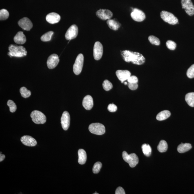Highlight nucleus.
I'll list each match as a JSON object with an SVG mask.
<instances>
[{
    "instance_id": "f257e3e1",
    "label": "nucleus",
    "mask_w": 194,
    "mask_h": 194,
    "mask_svg": "<svg viewBox=\"0 0 194 194\" xmlns=\"http://www.w3.org/2000/svg\"><path fill=\"white\" fill-rule=\"evenodd\" d=\"M121 53L123 60L126 62H131L133 64L140 65L145 62L144 56L139 52L124 50L121 51Z\"/></svg>"
},
{
    "instance_id": "f03ea898",
    "label": "nucleus",
    "mask_w": 194,
    "mask_h": 194,
    "mask_svg": "<svg viewBox=\"0 0 194 194\" xmlns=\"http://www.w3.org/2000/svg\"><path fill=\"white\" fill-rule=\"evenodd\" d=\"M9 52H8V55L12 57V56L22 57L26 56L27 52L24 46H17L11 44L8 48Z\"/></svg>"
},
{
    "instance_id": "7ed1b4c3",
    "label": "nucleus",
    "mask_w": 194,
    "mask_h": 194,
    "mask_svg": "<svg viewBox=\"0 0 194 194\" xmlns=\"http://www.w3.org/2000/svg\"><path fill=\"white\" fill-rule=\"evenodd\" d=\"M122 157L124 161L129 164L130 167H134L138 163V158L135 153L129 155L126 151H124L122 153Z\"/></svg>"
},
{
    "instance_id": "20e7f679",
    "label": "nucleus",
    "mask_w": 194,
    "mask_h": 194,
    "mask_svg": "<svg viewBox=\"0 0 194 194\" xmlns=\"http://www.w3.org/2000/svg\"><path fill=\"white\" fill-rule=\"evenodd\" d=\"M30 116L33 121L35 124H43L46 122V116L39 111H33L31 114Z\"/></svg>"
},
{
    "instance_id": "39448f33",
    "label": "nucleus",
    "mask_w": 194,
    "mask_h": 194,
    "mask_svg": "<svg viewBox=\"0 0 194 194\" xmlns=\"http://www.w3.org/2000/svg\"><path fill=\"white\" fill-rule=\"evenodd\" d=\"M160 16L164 21L169 24L174 25L178 24V19L170 12L163 10L160 13Z\"/></svg>"
},
{
    "instance_id": "423d86ee",
    "label": "nucleus",
    "mask_w": 194,
    "mask_h": 194,
    "mask_svg": "<svg viewBox=\"0 0 194 194\" xmlns=\"http://www.w3.org/2000/svg\"><path fill=\"white\" fill-rule=\"evenodd\" d=\"M83 55L80 54L77 56L73 65V71L75 75H79L81 73L83 68Z\"/></svg>"
},
{
    "instance_id": "0eeeda50",
    "label": "nucleus",
    "mask_w": 194,
    "mask_h": 194,
    "mask_svg": "<svg viewBox=\"0 0 194 194\" xmlns=\"http://www.w3.org/2000/svg\"><path fill=\"white\" fill-rule=\"evenodd\" d=\"M88 129L91 133L98 135L104 134L105 132L104 126L100 123H93L91 124L88 127Z\"/></svg>"
},
{
    "instance_id": "6e6552de",
    "label": "nucleus",
    "mask_w": 194,
    "mask_h": 194,
    "mask_svg": "<svg viewBox=\"0 0 194 194\" xmlns=\"http://www.w3.org/2000/svg\"><path fill=\"white\" fill-rule=\"evenodd\" d=\"M182 8L185 10L186 13L190 16L194 14V6L191 0H182Z\"/></svg>"
},
{
    "instance_id": "1a4fd4ad",
    "label": "nucleus",
    "mask_w": 194,
    "mask_h": 194,
    "mask_svg": "<svg viewBox=\"0 0 194 194\" xmlns=\"http://www.w3.org/2000/svg\"><path fill=\"white\" fill-rule=\"evenodd\" d=\"M79 32V29L77 25H73L67 30L65 38L67 40L70 41L71 40L74 39L77 36Z\"/></svg>"
},
{
    "instance_id": "9d476101",
    "label": "nucleus",
    "mask_w": 194,
    "mask_h": 194,
    "mask_svg": "<svg viewBox=\"0 0 194 194\" xmlns=\"http://www.w3.org/2000/svg\"><path fill=\"white\" fill-rule=\"evenodd\" d=\"M94 57L95 60H98L102 58L103 55V48L100 42L95 43L94 47Z\"/></svg>"
},
{
    "instance_id": "9b49d317",
    "label": "nucleus",
    "mask_w": 194,
    "mask_h": 194,
    "mask_svg": "<svg viewBox=\"0 0 194 194\" xmlns=\"http://www.w3.org/2000/svg\"><path fill=\"white\" fill-rule=\"evenodd\" d=\"M132 18L137 22H142L145 20L146 15L142 10L134 8L130 14Z\"/></svg>"
},
{
    "instance_id": "f8f14e48",
    "label": "nucleus",
    "mask_w": 194,
    "mask_h": 194,
    "mask_svg": "<svg viewBox=\"0 0 194 194\" xmlns=\"http://www.w3.org/2000/svg\"><path fill=\"white\" fill-rule=\"evenodd\" d=\"M96 15L98 18L103 20L110 19L113 16V13L107 9H100L96 12Z\"/></svg>"
},
{
    "instance_id": "ddd939ff",
    "label": "nucleus",
    "mask_w": 194,
    "mask_h": 194,
    "mask_svg": "<svg viewBox=\"0 0 194 194\" xmlns=\"http://www.w3.org/2000/svg\"><path fill=\"white\" fill-rule=\"evenodd\" d=\"M60 62V59L57 55L54 54L50 55L48 59L47 65L50 69H54L57 66Z\"/></svg>"
},
{
    "instance_id": "4468645a",
    "label": "nucleus",
    "mask_w": 194,
    "mask_h": 194,
    "mask_svg": "<svg viewBox=\"0 0 194 194\" xmlns=\"http://www.w3.org/2000/svg\"><path fill=\"white\" fill-rule=\"evenodd\" d=\"M61 123L63 130H68L70 126V116L68 111H65L63 113L61 118Z\"/></svg>"
},
{
    "instance_id": "2eb2a0df",
    "label": "nucleus",
    "mask_w": 194,
    "mask_h": 194,
    "mask_svg": "<svg viewBox=\"0 0 194 194\" xmlns=\"http://www.w3.org/2000/svg\"><path fill=\"white\" fill-rule=\"evenodd\" d=\"M18 25L21 28L26 31H29L33 27V23L29 18L24 17L21 19L18 22Z\"/></svg>"
},
{
    "instance_id": "dca6fc26",
    "label": "nucleus",
    "mask_w": 194,
    "mask_h": 194,
    "mask_svg": "<svg viewBox=\"0 0 194 194\" xmlns=\"http://www.w3.org/2000/svg\"><path fill=\"white\" fill-rule=\"evenodd\" d=\"M21 141L23 144L28 146H35L37 143L35 139L28 135L22 136L21 138Z\"/></svg>"
},
{
    "instance_id": "f3484780",
    "label": "nucleus",
    "mask_w": 194,
    "mask_h": 194,
    "mask_svg": "<svg viewBox=\"0 0 194 194\" xmlns=\"http://www.w3.org/2000/svg\"><path fill=\"white\" fill-rule=\"evenodd\" d=\"M116 75L118 79L121 81L122 83L124 81L127 80L130 76L131 73L128 70H117L116 72Z\"/></svg>"
},
{
    "instance_id": "a211bd4d",
    "label": "nucleus",
    "mask_w": 194,
    "mask_h": 194,
    "mask_svg": "<svg viewBox=\"0 0 194 194\" xmlns=\"http://www.w3.org/2000/svg\"><path fill=\"white\" fill-rule=\"evenodd\" d=\"M47 21L50 24H55L58 23L60 20V15L55 12L50 13L46 17Z\"/></svg>"
},
{
    "instance_id": "6ab92c4d",
    "label": "nucleus",
    "mask_w": 194,
    "mask_h": 194,
    "mask_svg": "<svg viewBox=\"0 0 194 194\" xmlns=\"http://www.w3.org/2000/svg\"><path fill=\"white\" fill-rule=\"evenodd\" d=\"M83 105V107L87 110H90L94 105L93 100L92 97L88 95L84 98Z\"/></svg>"
},
{
    "instance_id": "aec40b11",
    "label": "nucleus",
    "mask_w": 194,
    "mask_h": 194,
    "mask_svg": "<svg viewBox=\"0 0 194 194\" xmlns=\"http://www.w3.org/2000/svg\"><path fill=\"white\" fill-rule=\"evenodd\" d=\"M14 41L16 44H23L26 43V37L22 31H19L14 37Z\"/></svg>"
},
{
    "instance_id": "412c9836",
    "label": "nucleus",
    "mask_w": 194,
    "mask_h": 194,
    "mask_svg": "<svg viewBox=\"0 0 194 194\" xmlns=\"http://www.w3.org/2000/svg\"><path fill=\"white\" fill-rule=\"evenodd\" d=\"M107 24L110 28L114 31L117 30L121 26V24L116 19L108 20L107 21Z\"/></svg>"
},
{
    "instance_id": "4be33fe9",
    "label": "nucleus",
    "mask_w": 194,
    "mask_h": 194,
    "mask_svg": "<svg viewBox=\"0 0 194 194\" xmlns=\"http://www.w3.org/2000/svg\"><path fill=\"white\" fill-rule=\"evenodd\" d=\"M79 160L78 162L80 164L83 165L86 163L87 160V154L86 151L83 149H80L78 151Z\"/></svg>"
},
{
    "instance_id": "5701e85b",
    "label": "nucleus",
    "mask_w": 194,
    "mask_h": 194,
    "mask_svg": "<svg viewBox=\"0 0 194 194\" xmlns=\"http://www.w3.org/2000/svg\"><path fill=\"white\" fill-rule=\"evenodd\" d=\"M192 145L188 143H182L178 146L177 150L180 153H183L188 151L192 148Z\"/></svg>"
},
{
    "instance_id": "b1692460",
    "label": "nucleus",
    "mask_w": 194,
    "mask_h": 194,
    "mask_svg": "<svg viewBox=\"0 0 194 194\" xmlns=\"http://www.w3.org/2000/svg\"><path fill=\"white\" fill-rule=\"evenodd\" d=\"M171 113L169 111H164L158 114L156 118L158 121H162L168 119Z\"/></svg>"
},
{
    "instance_id": "393cba45",
    "label": "nucleus",
    "mask_w": 194,
    "mask_h": 194,
    "mask_svg": "<svg viewBox=\"0 0 194 194\" xmlns=\"http://www.w3.org/2000/svg\"><path fill=\"white\" fill-rule=\"evenodd\" d=\"M185 100L189 106L194 107V92L187 94L185 96Z\"/></svg>"
},
{
    "instance_id": "a878e982",
    "label": "nucleus",
    "mask_w": 194,
    "mask_h": 194,
    "mask_svg": "<svg viewBox=\"0 0 194 194\" xmlns=\"http://www.w3.org/2000/svg\"><path fill=\"white\" fill-rule=\"evenodd\" d=\"M168 148L167 143L164 140L160 141L157 146L158 150L160 153L165 152L167 150Z\"/></svg>"
},
{
    "instance_id": "bb28decb",
    "label": "nucleus",
    "mask_w": 194,
    "mask_h": 194,
    "mask_svg": "<svg viewBox=\"0 0 194 194\" xmlns=\"http://www.w3.org/2000/svg\"><path fill=\"white\" fill-rule=\"evenodd\" d=\"M143 153L146 157H149L151 155L152 149L150 146L149 144H143L142 146Z\"/></svg>"
},
{
    "instance_id": "cd10ccee",
    "label": "nucleus",
    "mask_w": 194,
    "mask_h": 194,
    "mask_svg": "<svg viewBox=\"0 0 194 194\" xmlns=\"http://www.w3.org/2000/svg\"><path fill=\"white\" fill-rule=\"evenodd\" d=\"M53 33L54 32L52 31H50L46 33L45 34L42 36L41 37V41L44 42L50 41L51 40L52 37Z\"/></svg>"
},
{
    "instance_id": "c85d7f7f",
    "label": "nucleus",
    "mask_w": 194,
    "mask_h": 194,
    "mask_svg": "<svg viewBox=\"0 0 194 194\" xmlns=\"http://www.w3.org/2000/svg\"><path fill=\"white\" fill-rule=\"evenodd\" d=\"M20 93L21 95L25 98H29L31 96V92L30 91L27 90L26 87H23L20 89Z\"/></svg>"
},
{
    "instance_id": "c756f323",
    "label": "nucleus",
    "mask_w": 194,
    "mask_h": 194,
    "mask_svg": "<svg viewBox=\"0 0 194 194\" xmlns=\"http://www.w3.org/2000/svg\"><path fill=\"white\" fill-rule=\"evenodd\" d=\"M9 16V14L7 10L2 9L0 10V20L1 21L7 20Z\"/></svg>"
},
{
    "instance_id": "7c9ffc66",
    "label": "nucleus",
    "mask_w": 194,
    "mask_h": 194,
    "mask_svg": "<svg viewBox=\"0 0 194 194\" xmlns=\"http://www.w3.org/2000/svg\"><path fill=\"white\" fill-rule=\"evenodd\" d=\"M148 39L150 43L153 45H159L160 44V40L154 36L151 35L149 37Z\"/></svg>"
},
{
    "instance_id": "2f4dec72",
    "label": "nucleus",
    "mask_w": 194,
    "mask_h": 194,
    "mask_svg": "<svg viewBox=\"0 0 194 194\" xmlns=\"http://www.w3.org/2000/svg\"><path fill=\"white\" fill-rule=\"evenodd\" d=\"M103 86L104 89L106 91L110 90L113 88V85L110 82L107 80H105L103 84Z\"/></svg>"
},
{
    "instance_id": "473e14b6",
    "label": "nucleus",
    "mask_w": 194,
    "mask_h": 194,
    "mask_svg": "<svg viewBox=\"0 0 194 194\" xmlns=\"http://www.w3.org/2000/svg\"><path fill=\"white\" fill-rule=\"evenodd\" d=\"M8 106L10 107V111L11 113H14L17 110L15 103L12 100H8L7 103Z\"/></svg>"
},
{
    "instance_id": "72a5a7b5",
    "label": "nucleus",
    "mask_w": 194,
    "mask_h": 194,
    "mask_svg": "<svg viewBox=\"0 0 194 194\" xmlns=\"http://www.w3.org/2000/svg\"><path fill=\"white\" fill-rule=\"evenodd\" d=\"M102 166V163L100 162H97L94 164L92 171L94 174H97L100 171Z\"/></svg>"
},
{
    "instance_id": "f704fd0d",
    "label": "nucleus",
    "mask_w": 194,
    "mask_h": 194,
    "mask_svg": "<svg viewBox=\"0 0 194 194\" xmlns=\"http://www.w3.org/2000/svg\"><path fill=\"white\" fill-rule=\"evenodd\" d=\"M166 46L169 49L173 50L176 49L177 44L174 41L169 40L166 42Z\"/></svg>"
},
{
    "instance_id": "c9c22d12",
    "label": "nucleus",
    "mask_w": 194,
    "mask_h": 194,
    "mask_svg": "<svg viewBox=\"0 0 194 194\" xmlns=\"http://www.w3.org/2000/svg\"><path fill=\"white\" fill-rule=\"evenodd\" d=\"M187 75L190 79H192L194 78V64L192 65L188 69Z\"/></svg>"
},
{
    "instance_id": "e433bc0d",
    "label": "nucleus",
    "mask_w": 194,
    "mask_h": 194,
    "mask_svg": "<svg viewBox=\"0 0 194 194\" xmlns=\"http://www.w3.org/2000/svg\"><path fill=\"white\" fill-rule=\"evenodd\" d=\"M107 109L111 112H114L117 111V107L116 105L112 103V104L109 105L108 107H107Z\"/></svg>"
},
{
    "instance_id": "4c0bfd02",
    "label": "nucleus",
    "mask_w": 194,
    "mask_h": 194,
    "mask_svg": "<svg viewBox=\"0 0 194 194\" xmlns=\"http://www.w3.org/2000/svg\"><path fill=\"white\" fill-rule=\"evenodd\" d=\"M128 87L130 89L132 90H135L138 87V84L137 83H129L128 84Z\"/></svg>"
},
{
    "instance_id": "58836bf2",
    "label": "nucleus",
    "mask_w": 194,
    "mask_h": 194,
    "mask_svg": "<svg viewBox=\"0 0 194 194\" xmlns=\"http://www.w3.org/2000/svg\"><path fill=\"white\" fill-rule=\"evenodd\" d=\"M127 81L129 83H138V78L136 76H130L127 80Z\"/></svg>"
},
{
    "instance_id": "ea45409f",
    "label": "nucleus",
    "mask_w": 194,
    "mask_h": 194,
    "mask_svg": "<svg viewBox=\"0 0 194 194\" xmlns=\"http://www.w3.org/2000/svg\"><path fill=\"white\" fill-rule=\"evenodd\" d=\"M115 193V194H125L126 193L123 188L119 187L116 190Z\"/></svg>"
},
{
    "instance_id": "a19ab883",
    "label": "nucleus",
    "mask_w": 194,
    "mask_h": 194,
    "mask_svg": "<svg viewBox=\"0 0 194 194\" xmlns=\"http://www.w3.org/2000/svg\"><path fill=\"white\" fill-rule=\"evenodd\" d=\"M5 156L4 155L2 154L1 152V154H0V162L3 161V160L5 159Z\"/></svg>"
},
{
    "instance_id": "79ce46f5",
    "label": "nucleus",
    "mask_w": 194,
    "mask_h": 194,
    "mask_svg": "<svg viewBox=\"0 0 194 194\" xmlns=\"http://www.w3.org/2000/svg\"><path fill=\"white\" fill-rule=\"evenodd\" d=\"M124 85H126L127 84V83H126V82H124Z\"/></svg>"
},
{
    "instance_id": "37998d69",
    "label": "nucleus",
    "mask_w": 194,
    "mask_h": 194,
    "mask_svg": "<svg viewBox=\"0 0 194 194\" xmlns=\"http://www.w3.org/2000/svg\"><path fill=\"white\" fill-rule=\"evenodd\" d=\"M94 194H98V193H94Z\"/></svg>"
}]
</instances>
